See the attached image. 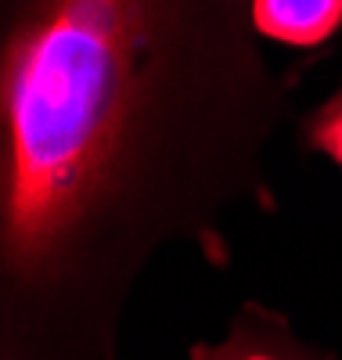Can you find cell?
<instances>
[{"label":"cell","instance_id":"1","mask_svg":"<svg viewBox=\"0 0 342 360\" xmlns=\"http://www.w3.org/2000/svg\"><path fill=\"white\" fill-rule=\"evenodd\" d=\"M253 29L256 0H4V360H112L144 256L253 191L285 112Z\"/></svg>","mask_w":342,"mask_h":360},{"label":"cell","instance_id":"2","mask_svg":"<svg viewBox=\"0 0 342 360\" xmlns=\"http://www.w3.org/2000/svg\"><path fill=\"white\" fill-rule=\"evenodd\" d=\"M342 25V0H256V29L292 47H317Z\"/></svg>","mask_w":342,"mask_h":360},{"label":"cell","instance_id":"3","mask_svg":"<svg viewBox=\"0 0 342 360\" xmlns=\"http://www.w3.org/2000/svg\"><path fill=\"white\" fill-rule=\"evenodd\" d=\"M191 360H310L299 346H292L285 335L263 332V324L248 317L238 324V332L220 346H195Z\"/></svg>","mask_w":342,"mask_h":360},{"label":"cell","instance_id":"4","mask_svg":"<svg viewBox=\"0 0 342 360\" xmlns=\"http://www.w3.org/2000/svg\"><path fill=\"white\" fill-rule=\"evenodd\" d=\"M310 141L342 166V90L314 115V123H310Z\"/></svg>","mask_w":342,"mask_h":360}]
</instances>
